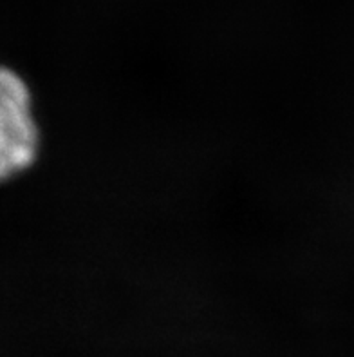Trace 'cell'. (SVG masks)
<instances>
[{"instance_id":"6da1fadb","label":"cell","mask_w":354,"mask_h":357,"mask_svg":"<svg viewBox=\"0 0 354 357\" xmlns=\"http://www.w3.org/2000/svg\"><path fill=\"white\" fill-rule=\"evenodd\" d=\"M38 149L40 131L26 82L0 66V181L33 165Z\"/></svg>"}]
</instances>
